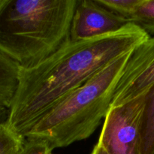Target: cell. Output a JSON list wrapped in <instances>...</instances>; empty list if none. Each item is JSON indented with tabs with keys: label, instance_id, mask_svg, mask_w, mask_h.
Segmentation results:
<instances>
[{
	"label": "cell",
	"instance_id": "obj_1",
	"mask_svg": "<svg viewBox=\"0 0 154 154\" xmlns=\"http://www.w3.org/2000/svg\"><path fill=\"white\" fill-rule=\"evenodd\" d=\"M150 38L139 26L128 23L119 31L99 37L81 41L69 38L38 64L21 68L8 126L24 137L53 107Z\"/></svg>",
	"mask_w": 154,
	"mask_h": 154
},
{
	"label": "cell",
	"instance_id": "obj_11",
	"mask_svg": "<svg viewBox=\"0 0 154 154\" xmlns=\"http://www.w3.org/2000/svg\"><path fill=\"white\" fill-rule=\"evenodd\" d=\"M141 0H96L98 4L129 22Z\"/></svg>",
	"mask_w": 154,
	"mask_h": 154
},
{
	"label": "cell",
	"instance_id": "obj_5",
	"mask_svg": "<svg viewBox=\"0 0 154 154\" xmlns=\"http://www.w3.org/2000/svg\"><path fill=\"white\" fill-rule=\"evenodd\" d=\"M154 86V36L134 50L114 93L111 108L126 103Z\"/></svg>",
	"mask_w": 154,
	"mask_h": 154
},
{
	"label": "cell",
	"instance_id": "obj_7",
	"mask_svg": "<svg viewBox=\"0 0 154 154\" xmlns=\"http://www.w3.org/2000/svg\"><path fill=\"white\" fill-rule=\"evenodd\" d=\"M21 67L0 51V106L10 108L19 84Z\"/></svg>",
	"mask_w": 154,
	"mask_h": 154
},
{
	"label": "cell",
	"instance_id": "obj_3",
	"mask_svg": "<svg viewBox=\"0 0 154 154\" xmlns=\"http://www.w3.org/2000/svg\"><path fill=\"white\" fill-rule=\"evenodd\" d=\"M132 51L116 59L41 117L25 135L52 150L90 137L105 119Z\"/></svg>",
	"mask_w": 154,
	"mask_h": 154
},
{
	"label": "cell",
	"instance_id": "obj_12",
	"mask_svg": "<svg viewBox=\"0 0 154 154\" xmlns=\"http://www.w3.org/2000/svg\"><path fill=\"white\" fill-rule=\"evenodd\" d=\"M52 150L45 141L26 139L23 148L20 154H52Z\"/></svg>",
	"mask_w": 154,
	"mask_h": 154
},
{
	"label": "cell",
	"instance_id": "obj_14",
	"mask_svg": "<svg viewBox=\"0 0 154 154\" xmlns=\"http://www.w3.org/2000/svg\"><path fill=\"white\" fill-rule=\"evenodd\" d=\"M91 154H107L106 152L100 147L98 144H96L94 147V148L93 149V151H92Z\"/></svg>",
	"mask_w": 154,
	"mask_h": 154
},
{
	"label": "cell",
	"instance_id": "obj_4",
	"mask_svg": "<svg viewBox=\"0 0 154 154\" xmlns=\"http://www.w3.org/2000/svg\"><path fill=\"white\" fill-rule=\"evenodd\" d=\"M148 93L110 108L97 143L107 154H142V121Z\"/></svg>",
	"mask_w": 154,
	"mask_h": 154
},
{
	"label": "cell",
	"instance_id": "obj_8",
	"mask_svg": "<svg viewBox=\"0 0 154 154\" xmlns=\"http://www.w3.org/2000/svg\"><path fill=\"white\" fill-rule=\"evenodd\" d=\"M142 154H154V86L147 94L143 115Z\"/></svg>",
	"mask_w": 154,
	"mask_h": 154
},
{
	"label": "cell",
	"instance_id": "obj_10",
	"mask_svg": "<svg viewBox=\"0 0 154 154\" xmlns=\"http://www.w3.org/2000/svg\"><path fill=\"white\" fill-rule=\"evenodd\" d=\"M26 138L12 130L7 123L0 126V154H20Z\"/></svg>",
	"mask_w": 154,
	"mask_h": 154
},
{
	"label": "cell",
	"instance_id": "obj_2",
	"mask_svg": "<svg viewBox=\"0 0 154 154\" xmlns=\"http://www.w3.org/2000/svg\"><path fill=\"white\" fill-rule=\"evenodd\" d=\"M78 0H2L0 51L27 69L69 38Z\"/></svg>",
	"mask_w": 154,
	"mask_h": 154
},
{
	"label": "cell",
	"instance_id": "obj_9",
	"mask_svg": "<svg viewBox=\"0 0 154 154\" xmlns=\"http://www.w3.org/2000/svg\"><path fill=\"white\" fill-rule=\"evenodd\" d=\"M150 35L154 34V0H141L129 19Z\"/></svg>",
	"mask_w": 154,
	"mask_h": 154
},
{
	"label": "cell",
	"instance_id": "obj_6",
	"mask_svg": "<svg viewBox=\"0 0 154 154\" xmlns=\"http://www.w3.org/2000/svg\"><path fill=\"white\" fill-rule=\"evenodd\" d=\"M128 22L98 4L96 0H78L71 24L69 39L81 41L115 32Z\"/></svg>",
	"mask_w": 154,
	"mask_h": 154
},
{
	"label": "cell",
	"instance_id": "obj_15",
	"mask_svg": "<svg viewBox=\"0 0 154 154\" xmlns=\"http://www.w3.org/2000/svg\"><path fill=\"white\" fill-rule=\"evenodd\" d=\"M1 2H2V0H0V4H1Z\"/></svg>",
	"mask_w": 154,
	"mask_h": 154
},
{
	"label": "cell",
	"instance_id": "obj_13",
	"mask_svg": "<svg viewBox=\"0 0 154 154\" xmlns=\"http://www.w3.org/2000/svg\"><path fill=\"white\" fill-rule=\"evenodd\" d=\"M8 108L0 106V126L7 122L8 117Z\"/></svg>",
	"mask_w": 154,
	"mask_h": 154
}]
</instances>
